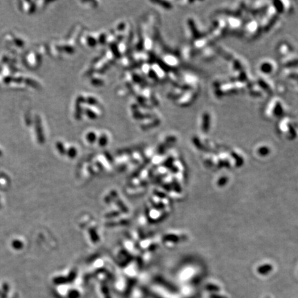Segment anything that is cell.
<instances>
[{
  "instance_id": "obj_4",
  "label": "cell",
  "mask_w": 298,
  "mask_h": 298,
  "mask_svg": "<svg viewBox=\"0 0 298 298\" xmlns=\"http://www.w3.org/2000/svg\"><path fill=\"white\" fill-rule=\"evenodd\" d=\"M277 127L279 128V129L281 132L287 131L286 134L288 133L289 135H291V137L293 136V138H294L295 135H296L295 134V129H293V123H291L290 119L288 118H282V120L280 121V122L279 123H278Z\"/></svg>"
},
{
  "instance_id": "obj_8",
  "label": "cell",
  "mask_w": 298,
  "mask_h": 298,
  "mask_svg": "<svg viewBox=\"0 0 298 298\" xmlns=\"http://www.w3.org/2000/svg\"><path fill=\"white\" fill-rule=\"evenodd\" d=\"M277 53L280 56L285 57L291 53V47L288 43H281L277 47Z\"/></svg>"
},
{
  "instance_id": "obj_11",
  "label": "cell",
  "mask_w": 298,
  "mask_h": 298,
  "mask_svg": "<svg viewBox=\"0 0 298 298\" xmlns=\"http://www.w3.org/2000/svg\"><path fill=\"white\" fill-rule=\"evenodd\" d=\"M206 289L209 291H211V292H217L220 290V288H218L217 286L213 285V284H210V285L206 286Z\"/></svg>"
},
{
  "instance_id": "obj_3",
  "label": "cell",
  "mask_w": 298,
  "mask_h": 298,
  "mask_svg": "<svg viewBox=\"0 0 298 298\" xmlns=\"http://www.w3.org/2000/svg\"><path fill=\"white\" fill-rule=\"evenodd\" d=\"M227 29L232 33H237L243 28V24L239 17L235 16H230L228 21H226Z\"/></svg>"
},
{
  "instance_id": "obj_2",
  "label": "cell",
  "mask_w": 298,
  "mask_h": 298,
  "mask_svg": "<svg viewBox=\"0 0 298 298\" xmlns=\"http://www.w3.org/2000/svg\"><path fill=\"white\" fill-rule=\"evenodd\" d=\"M260 28H261V26H260V22H258L255 19L250 20L243 27L244 36L248 39L255 38L259 35Z\"/></svg>"
},
{
  "instance_id": "obj_1",
  "label": "cell",
  "mask_w": 298,
  "mask_h": 298,
  "mask_svg": "<svg viewBox=\"0 0 298 298\" xmlns=\"http://www.w3.org/2000/svg\"><path fill=\"white\" fill-rule=\"evenodd\" d=\"M284 106L282 101L278 98L272 99L264 109V115L269 119H275L284 114Z\"/></svg>"
},
{
  "instance_id": "obj_7",
  "label": "cell",
  "mask_w": 298,
  "mask_h": 298,
  "mask_svg": "<svg viewBox=\"0 0 298 298\" xmlns=\"http://www.w3.org/2000/svg\"><path fill=\"white\" fill-rule=\"evenodd\" d=\"M200 126L204 131H208L209 127L211 126V115L208 112H204L202 115V118H201Z\"/></svg>"
},
{
  "instance_id": "obj_9",
  "label": "cell",
  "mask_w": 298,
  "mask_h": 298,
  "mask_svg": "<svg viewBox=\"0 0 298 298\" xmlns=\"http://www.w3.org/2000/svg\"><path fill=\"white\" fill-rule=\"evenodd\" d=\"M271 269H272V267L271 266H268V265H266V266H263L260 267V268H258L257 270L258 272H259L260 274L264 275V274H267V273L270 272Z\"/></svg>"
},
{
  "instance_id": "obj_5",
  "label": "cell",
  "mask_w": 298,
  "mask_h": 298,
  "mask_svg": "<svg viewBox=\"0 0 298 298\" xmlns=\"http://www.w3.org/2000/svg\"><path fill=\"white\" fill-rule=\"evenodd\" d=\"M259 70L265 75H271L276 69L275 64L273 60L270 59H265L262 61L259 64Z\"/></svg>"
},
{
  "instance_id": "obj_6",
  "label": "cell",
  "mask_w": 298,
  "mask_h": 298,
  "mask_svg": "<svg viewBox=\"0 0 298 298\" xmlns=\"http://www.w3.org/2000/svg\"><path fill=\"white\" fill-rule=\"evenodd\" d=\"M282 64L285 66H291L298 64V57L294 56L292 53L282 57Z\"/></svg>"
},
{
  "instance_id": "obj_10",
  "label": "cell",
  "mask_w": 298,
  "mask_h": 298,
  "mask_svg": "<svg viewBox=\"0 0 298 298\" xmlns=\"http://www.w3.org/2000/svg\"><path fill=\"white\" fill-rule=\"evenodd\" d=\"M257 4H258L257 6H260V8H261L262 9L265 7V2L264 1H257ZM251 10H252L253 13L258 12V11H259V6H252Z\"/></svg>"
},
{
  "instance_id": "obj_12",
  "label": "cell",
  "mask_w": 298,
  "mask_h": 298,
  "mask_svg": "<svg viewBox=\"0 0 298 298\" xmlns=\"http://www.w3.org/2000/svg\"><path fill=\"white\" fill-rule=\"evenodd\" d=\"M269 152V150L267 147L263 146L261 147L260 149H259V153L261 154V155H266V154H268Z\"/></svg>"
},
{
  "instance_id": "obj_13",
  "label": "cell",
  "mask_w": 298,
  "mask_h": 298,
  "mask_svg": "<svg viewBox=\"0 0 298 298\" xmlns=\"http://www.w3.org/2000/svg\"><path fill=\"white\" fill-rule=\"evenodd\" d=\"M209 298H226L224 296H222V295H217V294H213L211 295V296L209 297Z\"/></svg>"
}]
</instances>
